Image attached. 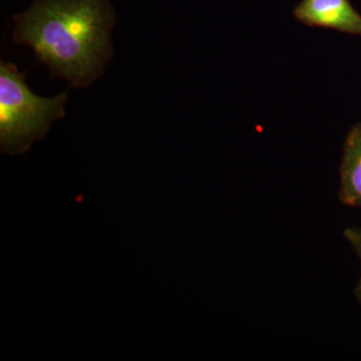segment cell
<instances>
[{"mask_svg": "<svg viewBox=\"0 0 361 361\" xmlns=\"http://www.w3.org/2000/svg\"><path fill=\"white\" fill-rule=\"evenodd\" d=\"M338 197L343 205L361 209V122L353 126L344 142Z\"/></svg>", "mask_w": 361, "mask_h": 361, "instance_id": "obj_4", "label": "cell"}, {"mask_svg": "<svg viewBox=\"0 0 361 361\" xmlns=\"http://www.w3.org/2000/svg\"><path fill=\"white\" fill-rule=\"evenodd\" d=\"M294 16L305 25L361 35V13L348 0H302Z\"/></svg>", "mask_w": 361, "mask_h": 361, "instance_id": "obj_3", "label": "cell"}, {"mask_svg": "<svg viewBox=\"0 0 361 361\" xmlns=\"http://www.w3.org/2000/svg\"><path fill=\"white\" fill-rule=\"evenodd\" d=\"M66 94L40 97L28 89L25 75L13 63L0 66V144L4 153L16 155L42 139L52 122L65 115Z\"/></svg>", "mask_w": 361, "mask_h": 361, "instance_id": "obj_2", "label": "cell"}, {"mask_svg": "<svg viewBox=\"0 0 361 361\" xmlns=\"http://www.w3.org/2000/svg\"><path fill=\"white\" fill-rule=\"evenodd\" d=\"M344 237L353 247L361 263V227L348 228L344 231ZM355 295L361 305V275L355 289Z\"/></svg>", "mask_w": 361, "mask_h": 361, "instance_id": "obj_5", "label": "cell"}, {"mask_svg": "<svg viewBox=\"0 0 361 361\" xmlns=\"http://www.w3.org/2000/svg\"><path fill=\"white\" fill-rule=\"evenodd\" d=\"M16 23V42L73 87L92 84L110 59L115 13L109 0H35Z\"/></svg>", "mask_w": 361, "mask_h": 361, "instance_id": "obj_1", "label": "cell"}]
</instances>
